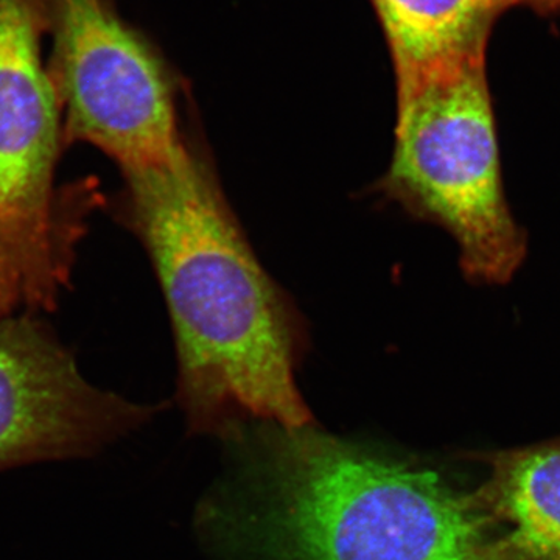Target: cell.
I'll return each instance as SVG.
<instances>
[{
  "label": "cell",
  "mask_w": 560,
  "mask_h": 560,
  "mask_svg": "<svg viewBox=\"0 0 560 560\" xmlns=\"http://www.w3.org/2000/svg\"><path fill=\"white\" fill-rule=\"evenodd\" d=\"M124 178L125 215L167 302L190 434L231 441L248 423L315 425L296 382L300 320L257 260L212 164L186 140L171 164Z\"/></svg>",
  "instance_id": "1"
},
{
  "label": "cell",
  "mask_w": 560,
  "mask_h": 560,
  "mask_svg": "<svg viewBox=\"0 0 560 560\" xmlns=\"http://www.w3.org/2000/svg\"><path fill=\"white\" fill-rule=\"evenodd\" d=\"M205 525L237 560H511L480 497L315 425H249Z\"/></svg>",
  "instance_id": "2"
},
{
  "label": "cell",
  "mask_w": 560,
  "mask_h": 560,
  "mask_svg": "<svg viewBox=\"0 0 560 560\" xmlns=\"http://www.w3.org/2000/svg\"><path fill=\"white\" fill-rule=\"evenodd\" d=\"M381 189L455 238L469 282H510L528 243L504 197L486 58L397 94L396 147Z\"/></svg>",
  "instance_id": "3"
},
{
  "label": "cell",
  "mask_w": 560,
  "mask_h": 560,
  "mask_svg": "<svg viewBox=\"0 0 560 560\" xmlns=\"http://www.w3.org/2000/svg\"><path fill=\"white\" fill-rule=\"evenodd\" d=\"M54 13L66 138L97 147L121 175L171 164L186 139L160 58L103 0H54Z\"/></svg>",
  "instance_id": "4"
},
{
  "label": "cell",
  "mask_w": 560,
  "mask_h": 560,
  "mask_svg": "<svg viewBox=\"0 0 560 560\" xmlns=\"http://www.w3.org/2000/svg\"><path fill=\"white\" fill-rule=\"evenodd\" d=\"M153 412L90 385L33 320L0 323V470L91 455Z\"/></svg>",
  "instance_id": "5"
},
{
  "label": "cell",
  "mask_w": 560,
  "mask_h": 560,
  "mask_svg": "<svg viewBox=\"0 0 560 560\" xmlns=\"http://www.w3.org/2000/svg\"><path fill=\"white\" fill-rule=\"evenodd\" d=\"M58 113L54 79L40 60L35 0H0V224L68 264L79 223L54 198Z\"/></svg>",
  "instance_id": "6"
},
{
  "label": "cell",
  "mask_w": 560,
  "mask_h": 560,
  "mask_svg": "<svg viewBox=\"0 0 560 560\" xmlns=\"http://www.w3.org/2000/svg\"><path fill=\"white\" fill-rule=\"evenodd\" d=\"M478 493L511 560H560V438L488 455Z\"/></svg>",
  "instance_id": "7"
},
{
  "label": "cell",
  "mask_w": 560,
  "mask_h": 560,
  "mask_svg": "<svg viewBox=\"0 0 560 560\" xmlns=\"http://www.w3.org/2000/svg\"><path fill=\"white\" fill-rule=\"evenodd\" d=\"M388 38L397 92L486 58L497 14L482 0H374Z\"/></svg>",
  "instance_id": "8"
},
{
  "label": "cell",
  "mask_w": 560,
  "mask_h": 560,
  "mask_svg": "<svg viewBox=\"0 0 560 560\" xmlns=\"http://www.w3.org/2000/svg\"><path fill=\"white\" fill-rule=\"evenodd\" d=\"M66 276L65 264L38 253L0 224V316L20 304L50 305Z\"/></svg>",
  "instance_id": "9"
},
{
  "label": "cell",
  "mask_w": 560,
  "mask_h": 560,
  "mask_svg": "<svg viewBox=\"0 0 560 560\" xmlns=\"http://www.w3.org/2000/svg\"><path fill=\"white\" fill-rule=\"evenodd\" d=\"M493 14L510 9V7L525 5L539 11V13H558L560 11V0H482Z\"/></svg>",
  "instance_id": "10"
}]
</instances>
